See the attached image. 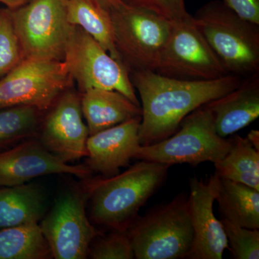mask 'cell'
I'll return each instance as SVG.
<instances>
[{"instance_id": "21", "label": "cell", "mask_w": 259, "mask_h": 259, "mask_svg": "<svg viewBox=\"0 0 259 259\" xmlns=\"http://www.w3.org/2000/svg\"><path fill=\"white\" fill-rule=\"evenodd\" d=\"M231 139V151L214 163V175L259 191V151L247 138L234 136Z\"/></svg>"}, {"instance_id": "27", "label": "cell", "mask_w": 259, "mask_h": 259, "mask_svg": "<svg viewBox=\"0 0 259 259\" xmlns=\"http://www.w3.org/2000/svg\"><path fill=\"white\" fill-rule=\"evenodd\" d=\"M130 4L151 10L170 22L190 18L186 10L185 0H124Z\"/></svg>"}, {"instance_id": "3", "label": "cell", "mask_w": 259, "mask_h": 259, "mask_svg": "<svg viewBox=\"0 0 259 259\" xmlns=\"http://www.w3.org/2000/svg\"><path fill=\"white\" fill-rule=\"evenodd\" d=\"M193 18L228 74L243 79L259 74V25L219 0L204 5Z\"/></svg>"}, {"instance_id": "13", "label": "cell", "mask_w": 259, "mask_h": 259, "mask_svg": "<svg viewBox=\"0 0 259 259\" xmlns=\"http://www.w3.org/2000/svg\"><path fill=\"white\" fill-rule=\"evenodd\" d=\"M90 178L85 164L69 165L51 154L37 139L28 140L0 153V187L23 185L32 179L50 175Z\"/></svg>"}, {"instance_id": "18", "label": "cell", "mask_w": 259, "mask_h": 259, "mask_svg": "<svg viewBox=\"0 0 259 259\" xmlns=\"http://www.w3.org/2000/svg\"><path fill=\"white\" fill-rule=\"evenodd\" d=\"M47 207L45 192L35 184L0 187V229L38 223Z\"/></svg>"}, {"instance_id": "6", "label": "cell", "mask_w": 259, "mask_h": 259, "mask_svg": "<svg viewBox=\"0 0 259 259\" xmlns=\"http://www.w3.org/2000/svg\"><path fill=\"white\" fill-rule=\"evenodd\" d=\"M232 144L231 138L218 134L212 115L204 105L185 117L170 137L140 146L135 158L170 166L182 163L197 166L206 161L215 163L229 153Z\"/></svg>"}, {"instance_id": "29", "label": "cell", "mask_w": 259, "mask_h": 259, "mask_svg": "<svg viewBox=\"0 0 259 259\" xmlns=\"http://www.w3.org/2000/svg\"><path fill=\"white\" fill-rule=\"evenodd\" d=\"M30 0H0V3L10 10L15 9L22 5L26 4Z\"/></svg>"}, {"instance_id": "7", "label": "cell", "mask_w": 259, "mask_h": 259, "mask_svg": "<svg viewBox=\"0 0 259 259\" xmlns=\"http://www.w3.org/2000/svg\"><path fill=\"white\" fill-rule=\"evenodd\" d=\"M67 3L68 0H30L10 9L24 59L64 61L74 26L68 21Z\"/></svg>"}, {"instance_id": "8", "label": "cell", "mask_w": 259, "mask_h": 259, "mask_svg": "<svg viewBox=\"0 0 259 259\" xmlns=\"http://www.w3.org/2000/svg\"><path fill=\"white\" fill-rule=\"evenodd\" d=\"M64 62L80 93L91 89L114 90L141 106L127 68L77 25L66 45Z\"/></svg>"}, {"instance_id": "25", "label": "cell", "mask_w": 259, "mask_h": 259, "mask_svg": "<svg viewBox=\"0 0 259 259\" xmlns=\"http://www.w3.org/2000/svg\"><path fill=\"white\" fill-rule=\"evenodd\" d=\"M97 236L90 245L88 257L93 259L135 258L134 248L126 231L112 230Z\"/></svg>"}, {"instance_id": "14", "label": "cell", "mask_w": 259, "mask_h": 259, "mask_svg": "<svg viewBox=\"0 0 259 259\" xmlns=\"http://www.w3.org/2000/svg\"><path fill=\"white\" fill-rule=\"evenodd\" d=\"M190 188L188 203L194 243L188 258L222 259L229 245L222 223L213 212L217 176L212 175L207 182L191 178Z\"/></svg>"}, {"instance_id": "22", "label": "cell", "mask_w": 259, "mask_h": 259, "mask_svg": "<svg viewBox=\"0 0 259 259\" xmlns=\"http://www.w3.org/2000/svg\"><path fill=\"white\" fill-rule=\"evenodd\" d=\"M50 247L38 223L0 229V259H49Z\"/></svg>"}, {"instance_id": "23", "label": "cell", "mask_w": 259, "mask_h": 259, "mask_svg": "<svg viewBox=\"0 0 259 259\" xmlns=\"http://www.w3.org/2000/svg\"><path fill=\"white\" fill-rule=\"evenodd\" d=\"M46 111L32 106L0 110V153L28 140L37 139Z\"/></svg>"}, {"instance_id": "16", "label": "cell", "mask_w": 259, "mask_h": 259, "mask_svg": "<svg viewBox=\"0 0 259 259\" xmlns=\"http://www.w3.org/2000/svg\"><path fill=\"white\" fill-rule=\"evenodd\" d=\"M221 137L236 134L259 116V74L242 80L238 88L205 104Z\"/></svg>"}, {"instance_id": "5", "label": "cell", "mask_w": 259, "mask_h": 259, "mask_svg": "<svg viewBox=\"0 0 259 259\" xmlns=\"http://www.w3.org/2000/svg\"><path fill=\"white\" fill-rule=\"evenodd\" d=\"M107 11L116 50L129 73L137 70L156 71L169 36L171 22L124 0Z\"/></svg>"}, {"instance_id": "15", "label": "cell", "mask_w": 259, "mask_h": 259, "mask_svg": "<svg viewBox=\"0 0 259 259\" xmlns=\"http://www.w3.org/2000/svg\"><path fill=\"white\" fill-rule=\"evenodd\" d=\"M141 116L134 117L110 128L89 136L87 140L86 166L103 177L120 174L135 158L141 146L139 127Z\"/></svg>"}, {"instance_id": "26", "label": "cell", "mask_w": 259, "mask_h": 259, "mask_svg": "<svg viewBox=\"0 0 259 259\" xmlns=\"http://www.w3.org/2000/svg\"><path fill=\"white\" fill-rule=\"evenodd\" d=\"M228 239L229 250L236 259L259 258L258 229L236 226L226 219L221 221Z\"/></svg>"}, {"instance_id": "2", "label": "cell", "mask_w": 259, "mask_h": 259, "mask_svg": "<svg viewBox=\"0 0 259 259\" xmlns=\"http://www.w3.org/2000/svg\"><path fill=\"white\" fill-rule=\"evenodd\" d=\"M169 167L141 160L115 176L82 180L80 188L90 199L93 222L126 231L140 208L164 183Z\"/></svg>"}, {"instance_id": "31", "label": "cell", "mask_w": 259, "mask_h": 259, "mask_svg": "<svg viewBox=\"0 0 259 259\" xmlns=\"http://www.w3.org/2000/svg\"><path fill=\"white\" fill-rule=\"evenodd\" d=\"M97 4L100 5L102 8H105V10H108L110 7L115 5V3H118L121 0H95Z\"/></svg>"}, {"instance_id": "20", "label": "cell", "mask_w": 259, "mask_h": 259, "mask_svg": "<svg viewBox=\"0 0 259 259\" xmlns=\"http://www.w3.org/2000/svg\"><path fill=\"white\" fill-rule=\"evenodd\" d=\"M67 18L71 25L83 29L113 59L122 64L114 44L111 18L107 10L95 0H68Z\"/></svg>"}, {"instance_id": "1", "label": "cell", "mask_w": 259, "mask_h": 259, "mask_svg": "<svg viewBox=\"0 0 259 259\" xmlns=\"http://www.w3.org/2000/svg\"><path fill=\"white\" fill-rule=\"evenodd\" d=\"M130 78L141 99V146L170 137L189 114L235 90L243 79L228 74L219 79L192 81L168 77L150 70L131 71Z\"/></svg>"}, {"instance_id": "28", "label": "cell", "mask_w": 259, "mask_h": 259, "mask_svg": "<svg viewBox=\"0 0 259 259\" xmlns=\"http://www.w3.org/2000/svg\"><path fill=\"white\" fill-rule=\"evenodd\" d=\"M222 2L241 18L259 25V0H223Z\"/></svg>"}, {"instance_id": "24", "label": "cell", "mask_w": 259, "mask_h": 259, "mask_svg": "<svg viewBox=\"0 0 259 259\" xmlns=\"http://www.w3.org/2000/svg\"><path fill=\"white\" fill-rule=\"evenodd\" d=\"M24 59L10 9L0 8V79Z\"/></svg>"}, {"instance_id": "19", "label": "cell", "mask_w": 259, "mask_h": 259, "mask_svg": "<svg viewBox=\"0 0 259 259\" xmlns=\"http://www.w3.org/2000/svg\"><path fill=\"white\" fill-rule=\"evenodd\" d=\"M215 201L223 219L243 228L259 229V191L217 176Z\"/></svg>"}, {"instance_id": "30", "label": "cell", "mask_w": 259, "mask_h": 259, "mask_svg": "<svg viewBox=\"0 0 259 259\" xmlns=\"http://www.w3.org/2000/svg\"><path fill=\"white\" fill-rule=\"evenodd\" d=\"M247 139L250 141L252 146L259 151V131L256 130H252L248 134Z\"/></svg>"}, {"instance_id": "11", "label": "cell", "mask_w": 259, "mask_h": 259, "mask_svg": "<svg viewBox=\"0 0 259 259\" xmlns=\"http://www.w3.org/2000/svg\"><path fill=\"white\" fill-rule=\"evenodd\" d=\"M87 197L81 188L62 193L47 215L40 229L53 258L84 259L93 240L102 233L89 221L85 211Z\"/></svg>"}, {"instance_id": "10", "label": "cell", "mask_w": 259, "mask_h": 259, "mask_svg": "<svg viewBox=\"0 0 259 259\" xmlns=\"http://www.w3.org/2000/svg\"><path fill=\"white\" fill-rule=\"evenodd\" d=\"M171 31L156 72L175 79L212 80L228 75L194 18L171 22Z\"/></svg>"}, {"instance_id": "12", "label": "cell", "mask_w": 259, "mask_h": 259, "mask_svg": "<svg viewBox=\"0 0 259 259\" xmlns=\"http://www.w3.org/2000/svg\"><path fill=\"white\" fill-rule=\"evenodd\" d=\"M88 137L81 94L74 86L61 94L46 111L37 139L51 154L69 163L88 156Z\"/></svg>"}, {"instance_id": "17", "label": "cell", "mask_w": 259, "mask_h": 259, "mask_svg": "<svg viewBox=\"0 0 259 259\" xmlns=\"http://www.w3.org/2000/svg\"><path fill=\"white\" fill-rule=\"evenodd\" d=\"M80 94L89 136L142 115L141 107L119 92L91 89Z\"/></svg>"}, {"instance_id": "4", "label": "cell", "mask_w": 259, "mask_h": 259, "mask_svg": "<svg viewBox=\"0 0 259 259\" xmlns=\"http://www.w3.org/2000/svg\"><path fill=\"white\" fill-rule=\"evenodd\" d=\"M126 231L135 258H188L194 243L188 197L178 194L142 217L138 215Z\"/></svg>"}, {"instance_id": "9", "label": "cell", "mask_w": 259, "mask_h": 259, "mask_svg": "<svg viewBox=\"0 0 259 259\" xmlns=\"http://www.w3.org/2000/svg\"><path fill=\"white\" fill-rule=\"evenodd\" d=\"M74 86L64 61L23 59L0 79V110L32 106L47 111Z\"/></svg>"}]
</instances>
